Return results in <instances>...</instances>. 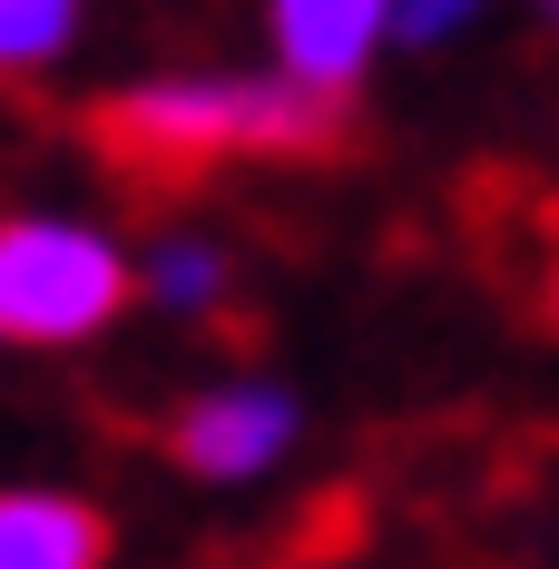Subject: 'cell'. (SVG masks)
Returning a JSON list of instances; mask_svg holds the SVG:
<instances>
[{
    "mask_svg": "<svg viewBox=\"0 0 559 569\" xmlns=\"http://www.w3.org/2000/svg\"><path fill=\"white\" fill-rule=\"evenodd\" d=\"M335 128L343 99L295 79H158L99 109V148L138 177H197L217 158H315Z\"/></svg>",
    "mask_w": 559,
    "mask_h": 569,
    "instance_id": "cell-1",
    "label": "cell"
},
{
    "mask_svg": "<svg viewBox=\"0 0 559 569\" xmlns=\"http://www.w3.org/2000/svg\"><path fill=\"white\" fill-rule=\"evenodd\" d=\"M285 442H295V393H276V383L197 393L168 432L177 471H197V481H256L266 461H285Z\"/></svg>",
    "mask_w": 559,
    "mask_h": 569,
    "instance_id": "cell-3",
    "label": "cell"
},
{
    "mask_svg": "<svg viewBox=\"0 0 559 569\" xmlns=\"http://www.w3.org/2000/svg\"><path fill=\"white\" fill-rule=\"evenodd\" d=\"M471 10H481V0H392V20H383V30H402V40H451Z\"/></svg>",
    "mask_w": 559,
    "mask_h": 569,
    "instance_id": "cell-8",
    "label": "cell"
},
{
    "mask_svg": "<svg viewBox=\"0 0 559 569\" xmlns=\"http://www.w3.org/2000/svg\"><path fill=\"white\" fill-rule=\"evenodd\" d=\"M79 30V0H0V69H40L69 50Z\"/></svg>",
    "mask_w": 559,
    "mask_h": 569,
    "instance_id": "cell-6",
    "label": "cell"
},
{
    "mask_svg": "<svg viewBox=\"0 0 559 569\" xmlns=\"http://www.w3.org/2000/svg\"><path fill=\"white\" fill-rule=\"evenodd\" d=\"M0 569H109V520L69 491H0Z\"/></svg>",
    "mask_w": 559,
    "mask_h": 569,
    "instance_id": "cell-5",
    "label": "cell"
},
{
    "mask_svg": "<svg viewBox=\"0 0 559 569\" xmlns=\"http://www.w3.org/2000/svg\"><path fill=\"white\" fill-rule=\"evenodd\" d=\"M550 315H559V284H550Z\"/></svg>",
    "mask_w": 559,
    "mask_h": 569,
    "instance_id": "cell-9",
    "label": "cell"
},
{
    "mask_svg": "<svg viewBox=\"0 0 559 569\" xmlns=\"http://www.w3.org/2000/svg\"><path fill=\"white\" fill-rule=\"evenodd\" d=\"M128 256L89 227H59V217H20L0 227V335L10 343H89L99 325L128 315Z\"/></svg>",
    "mask_w": 559,
    "mask_h": 569,
    "instance_id": "cell-2",
    "label": "cell"
},
{
    "mask_svg": "<svg viewBox=\"0 0 559 569\" xmlns=\"http://www.w3.org/2000/svg\"><path fill=\"white\" fill-rule=\"evenodd\" d=\"M158 295H168V305H207V295H217L226 284V266H217V246H168V256H158Z\"/></svg>",
    "mask_w": 559,
    "mask_h": 569,
    "instance_id": "cell-7",
    "label": "cell"
},
{
    "mask_svg": "<svg viewBox=\"0 0 559 569\" xmlns=\"http://www.w3.org/2000/svg\"><path fill=\"white\" fill-rule=\"evenodd\" d=\"M550 10H559V0H550Z\"/></svg>",
    "mask_w": 559,
    "mask_h": 569,
    "instance_id": "cell-10",
    "label": "cell"
},
{
    "mask_svg": "<svg viewBox=\"0 0 559 569\" xmlns=\"http://www.w3.org/2000/svg\"><path fill=\"white\" fill-rule=\"evenodd\" d=\"M392 0H276V50H285V79L295 89H325L343 99L363 79V59L383 40Z\"/></svg>",
    "mask_w": 559,
    "mask_h": 569,
    "instance_id": "cell-4",
    "label": "cell"
}]
</instances>
